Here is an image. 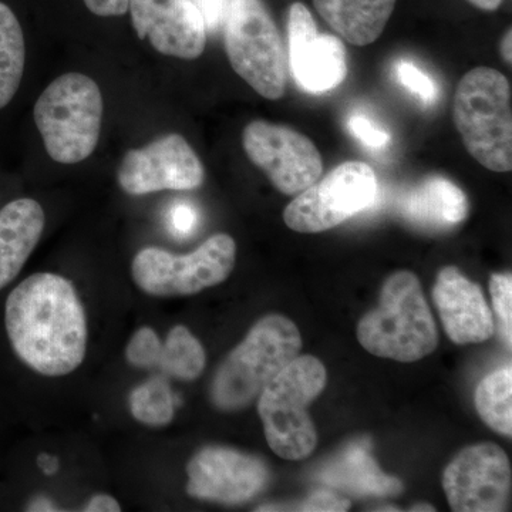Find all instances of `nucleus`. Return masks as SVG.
Returning <instances> with one entry per match:
<instances>
[{
    "instance_id": "nucleus-1",
    "label": "nucleus",
    "mask_w": 512,
    "mask_h": 512,
    "mask_svg": "<svg viewBox=\"0 0 512 512\" xmlns=\"http://www.w3.org/2000/svg\"><path fill=\"white\" fill-rule=\"evenodd\" d=\"M5 325L13 352L40 375H69L82 365L86 315L63 276L35 274L20 282L6 301Z\"/></svg>"
},
{
    "instance_id": "nucleus-2",
    "label": "nucleus",
    "mask_w": 512,
    "mask_h": 512,
    "mask_svg": "<svg viewBox=\"0 0 512 512\" xmlns=\"http://www.w3.org/2000/svg\"><path fill=\"white\" fill-rule=\"evenodd\" d=\"M301 348V333L292 320L276 313L259 319L218 369L212 380V403L222 412L245 409L299 356Z\"/></svg>"
},
{
    "instance_id": "nucleus-3",
    "label": "nucleus",
    "mask_w": 512,
    "mask_h": 512,
    "mask_svg": "<svg viewBox=\"0 0 512 512\" xmlns=\"http://www.w3.org/2000/svg\"><path fill=\"white\" fill-rule=\"evenodd\" d=\"M357 339L372 355L403 363L436 350L439 333L416 275L400 271L384 282L379 306L357 325Z\"/></svg>"
},
{
    "instance_id": "nucleus-4",
    "label": "nucleus",
    "mask_w": 512,
    "mask_h": 512,
    "mask_svg": "<svg viewBox=\"0 0 512 512\" xmlns=\"http://www.w3.org/2000/svg\"><path fill=\"white\" fill-rule=\"evenodd\" d=\"M511 84L490 67L470 70L454 94L453 119L470 156L494 173L512 170Z\"/></svg>"
},
{
    "instance_id": "nucleus-5",
    "label": "nucleus",
    "mask_w": 512,
    "mask_h": 512,
    "mask_svg": "<svg viewBox=\"0 0 512 512\" xmlns=\"http://www.w3.org/2000/svg\"><path fill=\"white\" fill-rule=\"evenodd\" d=\"M103 110L99 84L86 74L66 73L53 80L33 109L47 154L60 164L82 163L92 156Z\"/></svg>"
},
{
    "instance_id": "nucleus-6",
    "label": "nucleus",
    "mask_w": 512,
    "mask_h": 512,
    "mask_svg": "<svg viewBox=\"0 0 512 512\" xmlns=\"http://www.w3.org/2000/svg\"><path fill=\"white\" fill-rule=\"evenodd\" d=\"M326 380L318 357L298 356L259 394V417L276 456L303 460L315 450L318 434L308 409L325 389Z\"/></svg>"
},
{
    "instance_id": "nucleus-7",
    "label": "nucleus",
    "mask_w": 512,
    "mask_h": 512,
    "mask_svg": "<svg viewBox=\"0 0 512 512\" xmlns=\"http://www.w3.org/2000/svg\"><path fill=\"white\" fill-rule=\"evenodd\" d=\"M224 45L232 69L268 100L284 97L289 63L274 19L261 0H231Z\"/></svg>"
},
{
    "instance_id": "nucleus-8",
    "label": "nucleus",
    "mask_w": 512,
    "mask_h": 512,
    "mask_svg": "<svg viewBox=\"0 0 512 512\" xmlns=\"http://www.w3.org/2000/svg\"><path fill=\"white\" fill-rule=\"evenodd\" d=\"M235 259L234 239L217 234L187 255L156 247L141 249L131 265V274L138 288L148 295L188 296L222 284L234 271Z\"/></svg>"
},
{
    "instance_id": "nucleus-9",
    "label": "nucleus",
    "mask_w": 512,
    "mask_h": 512,
    "mask_svg": "<svg viewBox=\"0 0 512 512\" xmlns=\"http://www.w3.org/2000/svg\"><path fill=\"white\" fill-rule=\"evenodd\" d=\"M377 178L370 165L346 161L333 168L319 183L299 192L286 207L284 221L302 234L329 231L366 210L375 201Z\"/></svg>"
},
{
    "instance_id": "nucleus-10",
    "label": "nucleus",
    "mask_w": 512,
    "mask_h": 512,
    "mask_svg": "<svg viewBox=\"0 0 512 512\" xmlns=\"http://www.w3.org/2000/svg\"><path fill=\"white\" fill-rule=\"evenodd\" d=\"M242 146L251 163L276 190L296 195L311 187L323 173V160L311 138L292 127L251 121L242 131Z\"/></svg>"
},
{
    "instance_id": "nucleus-11",
    "label": "nucleus",
    "mask_w": 512,
    "mask_h": 512,
    "mask_svg": "<svg viewBox=\"0 0 512 512\" xmlns=\"http://www.w3.org/2000/svg\"><path fill=\"white\" fill-rule=\"evenodd\" d=\"M443 488L453 511H505L511 494L510 460L497 444L464 448L444 470Z\"/></svg>"
},
{
    "instance_id": "nucleus-12",
    "label": "nucleus",
    "mask_w": 512,
    "mask_h": 512,
    "mask_svg": "<svg viewBox=\"0 0 512 512\" xmlns=\"http://www.w3.org/2000/svg\"><path fill=\"white\" fill-rule=\"evenodd\" d=\"M120 187L130 195L163 190L190 191L205 180L204 165L180 134H167L147 146L127 151L117 171Z\"/></svg>"
},
{
    "instance_id": "nucleus-13",
    "label": "nucleus",
    "mask_w": 512,
    "mask_h": 512,
    "mask_svg": "<svg viewBox=\"0 0 512 512\" xmlns=\"http://www.w3.org/2000/svg\"><path fill=\"white\" fill-rule=\"evenodd\" d=\"M187 493L198 500L235 505L248 503L261 493L269 470L261 458L235 448L208 446L187 466Z\"/></svg>"
},
{
    "instance_id": "nucleus-14",
    "label": "nucleus",
    "mask_w": 512,
    "mask_h": 512,
    "mask_svg": "<svg viewBox=\"0 0 512 512\" xmlns=\"http://www.w3.org/2000/svg\"><path fill=\"white\" fill-rule=\"evenodd\" d=\"M289 67L296 84L319 94L336 89L348 76V55L342 40L320 35L311 12L293 3L288 13Z\"/></svg>"
},
{
    "instance_id": "nucleus-15",
    "label": "nucleus",
    "mask_w": 512,
    "mask_h": 512,
    "mask_svg": "<svg viewBox=\"0 0 512 512\" xmlns=\"http://www.w3.org/2000/svg\"><path fill=\"white\" fill-rule=\"evenodd\" d=\"M131 20L141 40L158 53L194 60L207 46V28L192 0H130Z\"/></svg>"
},
{
    "instance_id": "nucleus-16",
    "label": "nucleus",
    "mask_w": 512,
    "mask_h": 512,
    "mask_svg": "<svg viewBox=\"0 0 512 512\" xmlns=\"http://www.w3.org/2000/svg\"><path fill=\"white\" fill-rule=\"evenodd\" d=\"M433 301L448 338L457 345L483 343L494 335V315L483 291L456 266H446L437 275Z\"/></svg>"
},
{
    "instance_id": "nucleus-17",
    "label": "nucleus",
    "mask_w": 512,
    "mask_h": 512,
    "mask_svg": "<svg viewBox=\"0 0 512 512\" xmlns=\"http://www.w3.org/2000/svg\"><path fill=\"white\" fill-rule=\"evenodd\" d=\"M42 205L32 198L10 201L0 210V289L22 271L45 229Z\"/></svg>"
},
{
    "instance_id": "nucleus-18",
    "label": "nucleus",
    "mask_w": 512,
    "mask_h": 512,
    "mask_svg": "<svg viewBox=\"0 0 512 512\" xmlns=\"http://www.w3.org/2000/svg\"><path fill=\"white\" fill-rule=\"evenodd\" d=\"M319 478L330 487H338L359 497H387L403 491L402 481L380 471L367 443H356L346 448L322 468Z\"/></svg>"
},
{
    "instance_id": "nucleus-19",
    "label": "nucleus",
    "mask_w": 512,
    "mask_h": 512,
    "mask_svg": "<svg viewBox=\"0 0 512 512\" xmlns=\"http://www.w3.org/2000/svg\"><path fill=\"white\" fill-rule=\"evenodd\" d=\"M319 15L350 45L367 46L382 36L396 0H313Z\"/></svg>"
},
{
    "instance_id": "nucleus-20",
    "label": "nucleus",
    "mask_w": 512,
    "mask_h": 512,
    "mask_svg": "<svg viewBox=\"0 0 512 512\" xmlns=\"http://www.w3.org/2000/svg\"><path fill=\"white\" fill-rule=\"evenodd\" d=\"M466 194L447 178H427L414 188L403 202V215L414 224L427 228H450L466 220Z\"/></svg>"
},
{
    "instance_id": "nucleus-21",
    "label": "nucleus",
    "mask_w": 512,
    "mask_h": 512,
    "mask_svg": "<svg viewBox=\"0 0 512 512\" xmlns=\"http://www.w3.org/2000/svg\"><path fill=\"white\" fill-rule=\"evenodd\" d=\"M26 64L25 35L18 16L0 2V110L15 99Z\"/></svg>"
},
{
    "instance_id": "nucleus-22",
    "label": "nucleus",
    "mask_w": 512,
    "mask_h": 512,
    "mask_svg": "<svg viewBox=\"0 0 512 512\" xmlns=\"http://www.w3.org/2000/svg\"><path fill=\"white\" fill-rule=\"evenodd\" d=\"M476 409L491 429L512 436V367L495 370L478 384Z\"/></svg>"
},
{
    "instance_id": "nucleus-23",
    "label": "nucleus",
    "mask_w": 512,
    "mask_h": 512,
    "mask_svg": "<svg viewBox=\"0 0 512 512\" xmlns=\"http://www.w3.org/2000/svg\"><path fill=\"white\" fill-rule=\"evenodd\" d=\"M205 362L207 356L200 340L185 326L178 325L170 330L165 339L158 369L164 375L191 382L204 372Z\"/></svg>"
},
{
    "instance_id": "nucleus-24",
    "label": "nucleus",
    "mask_w": 512,
    "mask_h": 512,
    "mask_svg": "<svg viewBox=\"0 0 512 512\" xmlns=\"http://www.w3.org/2000/svg\"><path fill=\"white\" fill-rule=\"evenodd\" d=\"M128 403L134 419L146 426L163 427L174 419V394L163 376L153 377L136 387Z\"/></svg>"
},
{
    "instance_id": "nucleus-25",
    "label": "nucleus",
    "mask_w": 512,
    "mask_h": 512,
    "mask_svg": "<svg viewBox=\"0 0 512 512\" xmlns=\"http://www.w3.org/2000/svg\"><path fill=\"white\" fill-rule=\"evenodd\" d=\"M161 343L156 332L151 328H141L128 342L126 359L131 366L138 369H156L160 363Z\"/></svg>"
},
{
    "instance_id": "nucleus-26",
    "label": "nucleus",
    "mask_w": 512,
    "mask_h": 512,
    "mask_svg": "<svg viewBox=\"0 0 512 512\" xmlns=\"http://www.w3.org/2000/svg\"><path fill=\"white\" fill-rule=\"evenodd\" d=\"M490 292L493 298L495 315L500 323V332L508 349L512 346V276L494 274L490 279Z\"/></svg>"
},
{
    "instance_id": "nucleus-27",
    "label": "nucleus",
    "mask_w": 512,
    "mask_h": 512,
    "mask_svg": "<svg viewBox=\"0 0 512 512\" xmlns=\"http://www.w3.org/2000/svg\"><path fill=\"white\" fill-rule=\"evenodd\" d=\"M394 74L402 86L417 94L424 103H434L439 97V87L429 74L421 72L419 67L407 60H400L394 66Z\"/></svg>"
},
{
    "instance_id": "nucleus-28",
    "label": "nucleus",
    "mask_w": 512,
    "mask_h": 512,
    "mask_svg": "<svg viewBox=\"0 0 512 512\" xmlns=\"http://www.w3.org/2000/svg\"><path fill=\"white\" fill-rule=\"evenodd\" d=\"M350 503L348 500L329 493V491H318L306 498L301 503L289 505H264L256 511H303V512H342L348 511Z\"/></svg>"
},
{
    "instance_id": "nucleus-29",
    "label": "nucleus",
    "mask_w": 512,
    "mask_h": 512,
    "mask_svg": "<svg viewBox=\"0 0 512 512\" xmlns=\"http://www.w3.org/2000/svg\"><path fill=\"white\" fill-rule=\"evenodd\" d=\"M167 224L174 237L187 238L200 224V214L190 202H175L167 215Z\"/></svg>"
},
{
    "instance_id": "nucleus-30",
    "label": "nucleus",
    "mask_w": 512,
    "mask_h": 512,
    "mask_svg": "<svg viewBox=\"0 0 512 512\" xmlns=\"http://www.w3.org/2000/svg\"><path fill=\"white\" fill-rule=\"evenodd\" d=\"M349 130L357 140L362 141L369 148H382L390 141V134L386 130L362 114L350 117Z\"/></svg>"
},
{
    "instance_id": "nucleus-31",
    "label": "nucleus",
    "mask_w": 512,
    "mask_h": 512,
    "mask_svg": "<svg viewBox=\"0 0 512 512\" xmlns=\"http://www.w3.org/2000/svg\"><path fill=\"white\" fill-rule=\"evenodd\" d=\"M201 13L207 30H217L224 26L231 0H192Z\"/></svg>"
},
{
    "instance_id": "nucleus-32",
    "label": "nucleus",
    "mask_w": 512,
    "mask_h": 512,
    "mask_svg": "<svg viewBox=\"0 0 512 512\" xmlns=\"http://www.w3.org/2000/svg\"><path fill=\"white\" fill-rule=\"evenodd\" d=\"M87 9L103 18L126 15L130 0H84Z\"/></svg>"
},
{
    "instance_id": "nucleus-33",
    "label": "nucleus",
    "mask_w": 512,
    "mask_h": 512,
    "mask_svg": "<svg viewBox=\"0 0 512 512\" xmlns=\"http://www.w3.org/2000/svg\"><path fill=\"white\" fill-rule=\"evenodd\" d=\"M120 510V504L110 495L104 494L94 495L84 508L86 512H116Z\"/></svg>"
},
{
    "instance_id": "nucleus-34",
    "label": "nucleus",
    "mask_w": 512,
    "mask_h": 512,
    "mask_svg": "<svg viewBox=\"0 0 512 512\" xmlns=\"http://www.w3.org/2000/svg\"><path fill=\"white\" fill-rule=\"evenodd\" d=\"M37 464L45 471V474H55L57 468H59V461L57 458L49 456V454H42L37 458Z\"/></svg>"
},
{
    "instance_id": "nucleus-35",
    "label": "nucleus",
    "mask_w": 512,
    "mask_h": 512,
    "mask_svg": "<svg viewBox=\"0 0 512 512\" xmlns=\"http://www.w3.org/2000/svg\"><path fill=\"white\" fill-rule=\"evenodd\" d=\"M56 505L45 497H37L29 504L28 511H57Z\"/></svg>"
},
{
    "instance_id": "nucleus-36",
    "label": "nucleus",
    "mask_w": 512,
    "mask_h": 512,
    "mask_svg": "<svg viewBox=\"0 0 512 512\" xmlns=\"http://www.w3.org/2000/svg\"><path fill=\"white\" fill-rule=\"evenodd\" d=\"M501 55H503L505 62L512 63V33L511 29L505 33L503 42H501Z\"/></svg>"
},
{
    "instance_id": "nucleus-37",
    "label": "nucleus",
    "mask_w": 512,
    "mask_h": 512,
    "mask_svg": "<svg viewBox=\"0 0 512 512\" xmlns=\"http://www.w3.org/2000/svg\"><path fill=\"white\" fill-rule=\"evenodd\" d=\"M468 2H470L471 5L477 6L478 9L488 10V12H491V10L500 8L503 0H468Z\"/></svg>"
},
{
    "instance_id": "nucleus-38",
    "label": "nucleus",
    "mask_w": 512,
    "mask_h": 512,
    "mask_svg": "<svg viewBox=\"0 0 512 512\" xmlns=\"http://www.w3.org/2000/svg\"><path fill=\"white\" fill-rule=\"evenodd\" d=\"M412 511H436V508L431 507V505L421 504L412 508Z\"/></svg>"
}]
</instances>
